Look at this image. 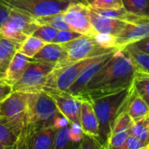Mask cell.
Instances as JSON below:
<instances>
[{
    "label": "cell",
    "mask_w": 149,
    "mask_h": 149,
    "mask_svg": "<svg viewBox=\"0 0 149 149\" xmlns=\"http://www.w3.org/2000/svg\"><path fill=\"white\" fill-rule=\"evenodd\" d=\"M89 15L93 27L96 33H106L117 37L125 28L127 22L125 20L106 17L99 15L89 7Z\"/></svg>",
    "instance_id": "2e32d148"
},
{
    "label": "cell",
    "mask_w": 149,
    "mask_h": 149,
    "mask_svg": "<svg viewBox=\"0 0 149 149\" xmlns=\"http://www.w3.org/2000/svg\"><path fill=\"white\" fill-rule=\"evenodd\" d=\"M93 9L114 10L123 7L122 0H93L89 5Z\"/></svg>",
    "instance_id": "1f68e13d"
},
{
    "label": "cell",
    "mask_w": 149,
    "mask_h": 149,
    "mask_svg": "<svg viewBox=\"0 0 149 149\" xmlns=\"http://www.w3.org/2000/svg\"><path fill=\"white\" fill-rule=\"evenodd\" d=\"M58 30L53 28L49 25H40L38 28L34 31L32 36L40 38L41 40L45 41V43H53Z\"/></svg>",
    "instance_id": "f546056e"
},
{
    "label": "cell",
    "mask_w": 149,
    "mask_h": 149,
    "mask_svg": "<svg viewBox=\"0 0 149 149\" xmlns=\"http://www.w3.org/2000/svg\"><path fill=\"white\" fill-rule=\"evenodd\" d=\"M104 149H107V148H104Z\"/></svg>",
    "instance_id": "681fc988"
},
{
    "label": "cell",
    "mask_w": 149,
    "mask_h": 149,
    "mask_svg": "<svg viewBox=\"0 0 149 149\" xmlns=\"http://www.w3.org/2000/svg\"><path fill=\"white\" fill-rule=\"evenodd\" d=\"M12 148V147H11ZM10 148H9V147H6L5 145H3V143H1L0 142V149H10Z\"/></svg>",
    "instance_id": "60d3db41"
},
{
    "label": "cell",
    "mask_w": 149,
    "mask_h": 149,
    "mask_svg": "<svg viewBox=\"0 0 149 149\" xmlns=\"http://www.w3.org/2000/svg\"><path fill=\"white\" fill-rule=\"evenodd\" d=\"M20 45L0 37V79H3L4 72Z\"/></svg>",
    "instance_id": "44dd1931"
},
{
    "label": "cell",
    "mask_w": 149,
    "mask_h": 149,
    "mask_svg": "<svg viewBox=\"0 0 149 149\" xmlns=\"http://www.w3.org/2000/svg\"><path fill=\"white\" fill-rule=\"evenodd\" d=\"M145 148H148V145L146 143L137 139L136 137L129 134L125 142L123 149H142Z\"/></svg>",
    "instance_id": "8d00e7d4"
},
{
    "label": "cell",
    "mask_w": 149,
    "mask_h": 149,
    "mask_svg": "<svg viewBox=\"0 0 149 149\" xmlns=\"http://www.w3.org/2000/svg\"><path fill=\"white\" fill-rule=\"evenodd\" d=\"M80 127L85 134L93 136L98 139L99 136L98 120L93 103L89 100H85V99L81 100Z\"/></svg>",
    "instance_id": "e0dca14e"
},
{
    "label": "cell",
    "mask_w": 149,
    "mask_h": 149,
    "mask_svg": "<svg viewBox=\"0 0 149 149\" xmlns=\"http://www.w3.org/2000/svg\"><path fill=\"white\" fill-rule=\"evenodd\" d=\"M31 59L34 61L53 65H55L54 69H58L66 65L67 52L62 45L49 43L46 44Z\"/></svg>",
    "instance_id": "9a60e30c"
},
{
    "label": "cell",
    "mask_w": 149,
    "mask_h": 149,
    "mask_svg": "<svg viewBox=\"0 0 149 149\" xmlns=\"http://www.w3.org/2000/svg\"><path fill=\"white\" fill-rule=\"evenodd\" d=\"M130 87L113 94L91 100L99 124V136L97 140L104 148L107 146L117 118L126 108Z\"/></svg>",
    "instance_id": "7a4b0ae2"
},
{
    "label": "cell",
    "mask_w": 149,
    "mask_h": 149,
    "mask_svg": "<svg viewBox=\"0 0 149 149\" xmlns=\"http://www.w3.org/2000/svg\"><path fill=\"white\" fill-rule=\"evenodd\" d=\"M10 10H11L10 7H9L5 3L0 0V28L8 18Z\"/></svg>",
    "instance_id": "f35d334b"
},
{
    "label": "cell",
    "mask_w": 149,
    "mask_h": 149,
    "mask_svg": "<svg viewBox=\"0 0 149 149\" xmlns=\"http://www.w3.org/2000/svg\"><path fill=\"white\" fill-rule=\"evenodd\" d=\"M123 7L129 13L149 17V0H122Z\"/></svg>",
    "instance_id": "484cf974"
},
{
    "label": "cell",
    "mask_w": 149,
    "mask_h": 149,
    "mask_svg": "<svg viewBox=\"0 0 149 149\" xmlns=\"http://www.w3.org/2000/svg\"><path fill=\"white\" fill-rule=\"evenodd\" d=\"M12 92L13 90L11 85L6 83L5 81L0 82V103L3 102Z\"/></svg>",
    "instance_id": "74e56055"
},
{
    "label": "cell",
    "mask_w": 149,
    "mask_h": 149,
    "mask_svg": "<svg viewBox=\"0 0 149 149\" xmlns=\"http://www.w3.org/2000/svg\"><path fill=\"white\" fill-rule=\"evenodd\" d=\"M147 37H149V17L139 16L135 20L127 22L123 31L116 37L117 45L123 49Z\"/></svg>",
    "instance_id": "7c38bea8"
},
{
    "label": "cell",
    "mask_w": 149,
    "mask_h": 149,
    "mask_svg": "<svg viewBox=\"0 0 149 149\" xmlns=\"http://www.w3.org/2000/svg\"><path fill=\"white\" fill-rule=\"evenodd\" d=\"M148 149H149V145H148Z\"/></svg>",
    "instance_id": "7dc6e473"
},
{
    "label": "cell",
    "mask_w": 149,
    "mask_h": 149,
    "mask_svg": "<svg viewBox=\"0 0 149 149\" xmlns=\"http://www.w3.org/2000/svg\"></svg>",
    "instance_id": "816d5d0a"
},
{
    "label": "cell",
    "mask_w": 149,
    "mask_h": 149,
    "mask_svg": "<svg viewBox=\"0 0 149 149\" xmlns=\"http://www.w3.org/2000/svg\"><path fill=\"white\" fill-rule=\"evenodd\" d=\"M129 134L141 140L148 146L149 145V135L148 131V118L143 119L137 122H133L130 129Z\"/></svg>",
    "instance_id": "83f0119b"
},
{
    "label": "cell",
    "mask_w": 149,
    "mask_h": 149,
    "mask_svg": "<svg viewBox=\"0 0 149 149\" xmlns=\"http://www.w3.org/2000/svg\"><path fill=\"white\" fill-rule=\"evenodd\" d=\"M18 136L19 134H17L8 123L0 117V142L6 147L11 148L17 142Z\"/></svg>",
    "instance_id": "4316f807"
},
{
    "label": "cell",
    "mask_w": 149,
    "mask_h": 149,
    "mask_svg": "<svg viewBox=\"0 0 149 149\" xmlns=\"http://www.w3.org/2000/svg\"><path fill=\"white\" fill-rule=\"evenodd\" d=\"M28 93L13 91L0 103V117L17 134H20L26 123Z\"/></svg>",
    "instance_id": "5b68a950"
},
{
    "label": "cell",
    "mask_w": 149,
    "mask_h": 149,
    "mask_svg": "<svg viewBox=\"0 0 149 149\" xmlns=\"http://www.w3.org/2000/svg\"><path fill=\"white\" fill-rule=\"evenodd\" d=\"M125 110L134 122L140 121L149 116L148 105L138 95L133 84L130 87Z\"/></svg>",
    "instance_id": "ac0fdd59"
},
{
    "label": "cell",
    "mask_w": 149,
    "mask_h": 149,
    "mask_svg": "<svg viewBox=\"0 0 149 149\" xmlns=\"http://www.w3.org/2000/svg\"><path fill=\"white\" fill-rule=\"evenodd\" d=\"M142 149H147V148H142Z\"/></svg>",
    "instance_id": "c3c4849f"
},
{
    "label": "cell",
    "mask_w": 149,
    "mask_h": 149,
    "mask_svg": "<svg viewBox=\"0 0 149 149\" xmlns=\"http://www.w3.org/2000/svg\"><path fill=\"white\" fill-rule=\"evenodd\" d=\"M148 135H149V116L148 117Z\"/></svg>",
    "instance_id": "7bdbcfd3"
},
{
    "label": "cell",
    "mask_w": 149,
    "mask_h": 149,
    "mask_svg": "<svg viewBox=\"0 0 149 149\" xmlns=\"http://www.w3.org/2000/svg\"><path fill=\"white\" fill-rule=\"evenodd\" d=\"M96 58L97 57L82 59L67 65L64 67L53 69V71L48 76L45 87H51L59 91L66 92L79 76L81 72Z\"/></svg>",
    "instance_id": "9c48e42d"
},
{
    "label": "cell",
    "mask_w": 149,
    "mask_h": 149,
    "mask_svg": "<svg viewBox=\"0 0 149 149\" xmlns=\"http://www.w3.org/2000/svg\"><path fill=\"white\" fill-rule=\"evenodd\" d=\"M116 51V50H115ZM112 52L107 54H104L97 57L92 63H90L79 74L77 79L72 83V85L66 91L70 94L79 98L84 93L86 86L93 79V77L100 71V69L107 63V61L113 56L114 52Z\"/></svg>",
    "instance_id": "4fadbf2b"
},
{
    "label": "cell",
    "mask_w": 149,
    "mask_h": 149,
    "mask_svg": "<svg viewBox=\"0 0 149 149\" xmlns=\"http://www.w3.org/2000/svg\"><path fill=\"white\" fill-rule=\"evenodd\" d=\"M136 69L125 49H117L93 77L79 99L91 100L129 88L134 82Z\"/></svg>",
    "instance_id": "6da1fadb"
},
{
    "label": "cell",
    "mask_w": 149,
    "mask_h": 149,
    "mask_svg": "<svg viewBox=\"0 0 149 149\" xmlns=\"http://www.w3.org/2000/svg\"><path fill=\"white\" fill-rule=\"evenodd\" d=\"M85 134L81 129L80 125L69 122V138L70 141L75 144H79Z\"/></svg>",
    "instance_id": "e575fe53"
},
{
    "label": "cell",
    "mask_w": 149,
    "mask_h": 149,
    "mask_svg": "<svg viewBox=\"0 0 149 149\" xmlns=\"http://www.w3.org/2000/svg\"><path fill=\"white\" fill-rule=\"evenodd\" d=\"M133 120L128 113L124 110L117 118L112 134L108 140L107 149H123L125 142L129 136V129Z\"/></svg>",
    "instance_id": "5bb4252c"
},
{
    "label": "cell",
    "mask_w": 149,
    "mask_h": 149,
    "mask_svg": "<svg viewBox=\"0 0 149 149\" xmlns=\"http://www.w3.org/2000/svg\"><path fill=\"white\" fill-rule=\"evenodd\" d=\"M147 149H148V148H147Z\"/></svg>",
    "instance_id": "f907efd6"
},
{
    "label": "cell",
    "mask_w": 149,
    "mask_h": 149,
    "mask_svg": "<svg viewBox=\"0 0 149 149\" xmlns=\"http://www.w3.org/2000/svg\"><path fill=\"white\" fill-rule=\"evenodd\" d=\"M84 1H85V3H86L87 5H90V4L93 3V0H84Z\"/></svg>",
    "instance_id": "b9f144b4"
},
{
    "label": "cell",
    "mask_w": 149,
    "mask_h": 149,
    "mask_svg": "<svg viewBox=\"0 0 149 149\" xmlns=\"http://www.w3.org/2000/svg\"><path fill=\"white\" fill-rule=\"evenodd\" d=\"M10 149H15V145H14V146H13V147H12Z\"/></svg>",
    "instance_id": "bcb514c9"
},
{
    "label": "cell",
    "mask_w": 149,
    "mask_h": 149,
    "mask_svg": "<svg viewBox=\"0 0 149 149\" xmlns=\"http://www.w3.org/2000/svg\"><path fill=\"white\" fill-rule=\"evenodd\" d=\"M60 115L53 100L45 91L28 93L25 127L35 131L43 127H54L57 118Z\"/></svg>",
    "instance_id": "3957f363"
},
{
    "label": "cell",
    "mask_w": 149,
    "mask_h": 149,
    "mask_svg": "<svg viewBox=\"0 0 149 149\" xmlns=\"http://www.w3.org/2000/svg\"><path fill=\"white\" fill-rule=\"evenodd\" d=\"M43 91L48 93L53 100L58 112L70 123L80 125L81 100L67 92L59 91L51 87H44Z\"/></svg>",
    "instance_id": "30bf717a"
},
{
    "label": "cell",
    "mask_w": 149,
    "mask_h": 149,
    "mask_svg": "<svg viewBox=\"0 0 149 149\" xmlns=\"http://www.w3.org/2000/svg\"><path fill=\"white\" fill-rule=\"evenodd\" d=\"M11 9L22 10L33 18L63 13L77 0H2Z\"/></svg>",
    "instance_id": "8992f818"
},
{
    "label": "cell",
    "mask_w": 149,
    "mask_h": 149,
    "mask_svg": "<svg viewBox=\"0 0 149 149\" xmlns=\"http://www.w3.org/2000/svg\"><path fill=\"white\" fill-rule=\"evenodd\" d=\"M124 49L133 59L137 69L149 73V54L139 51L133 45H128Z\"/></svg>",
    "instance_id": "d4e9b609"
},
{
    "label": "cell",
    "mask_w": 149,
    "mask_h": 149,
    "mask_svg": "<svg viewBox=\"0 0 149 149\" xmlns=\"http://www.w3.org/2000/svg\"><path fill=\"white\" fill-rule=\"evenodd\" d=\"M31 62V58L26 57L25 55L17 52L13 58H11L5 72L3 75V79L6 83L13 86L23 76L29 65Z\"/></svg>",
    "instance_id": "d6986e66"
},
{
    "label": "cell",
    "mask_w": 149,
    "mask_h": 149,
    "mask_svg": "<svg viewBox=\"0 0 149 149\" xmlns=\"http://www.w3.org/2000/svg\"><path fill=\"white\" fill-rule=\"evenodd\" d=\"M101 143L93 136L85 134L77 149H104Z\"/></svg>",
    "instance_id": "836d02e7"
},
{
    "label": "cell",
    "mask_w": 149,
    "mask_h": 149,
    "mask_svg": "<svg viewBox=\"0 0 149 149\" xmlns=\"http://www.w3.org/2000/svg\"><path fill=\"white\" fill-rule=\"evenodd\" d=\"M46 44L47 43L41 40L40 38L31 35L20 45L17 52L30 58H33L34 56L37 55Z\"/></svg>",
    "instance_id": "603a6c76"
},
{
    "label": "cell",
    "mask_w": 149,
    "mask_h": 149,
    "mask_svg": "<svg viewBox=\"0 0 149 149\" xmlns=\"http://www.w3.org/2000/svg\"><path fill=\"white\" fill-rule=\"evenodd\" d=\"M75 143L72 142L69 138V124L58 130L56 139L52 149H72Z\"/></svg>",
    "instance_id": "f1b7e54d"
},
{
    "label": "cell",
    "mask_w": 149,
    "mask_h": 149,
    "mask_svg": "<svg viewBox=\"0 0 149 149\" xmlns=\"http://www.w3.org/2000/svg\"><path fill=\"white\" fill-rule=\"evenodd\" d=\"M63 15L72 31L91 37L96 33L90 18L89 5L84 3H73L63 12Z\"/></svg>",
    "instance_id": "8fae6325"
},
{
    "label": "cell",
    "mask_w": 149,
    "mask_h": 149,
    "mask_svg": "<svg viewBox=\"0 0 149 149\" xmlns=\"http://www.w3.org/2000/svg\"><path fill=\"white\" fill-rule=\"evenodd\" d=\"M77 1H79V2H82V3H86L84 0H77Z\"/></svg>",
    "instance_id": "ee69618b"
},
{
    "label": "cell",
    "mask_w": 149,
    "mask_h": 149,
    "mask_svg": "<svg viewBox=\"0 0 149 149\" xmlns=\"http://www.w3.org/2000/svg\"><path fill=\"white\" fill-rule=\"evenodd\" d=\"M55 65L34 61L31 59L28 68L20 79L12 86V90L26 93H34L42 91L46 84L49 74Z\"/></svg>",
    "instance_id": "52a82bcc"
},
{
    "label": "cell",
    "mask_w": 149,
    "mask_h": 149,
    "mask_svg": "<svg viewBox=\"0 0 149 149\" xmlns=\"http://www.w3.org/2000/svg\"><path fill=\"white\" fill-rule=\"evenodd\" d=\"M58 130V128L52 126L43 127L35 131L29 130L31 149L52 148Z\"/></svg>",
    "instance_id": "ffe728a7"
},
{
    "label": "cell",
    "mask_w": 149,
    "mask_h": 149,
    "mask_svg": "<svg viewBox=\"0 0 149 149\" xmlns=\"http://www.w3.org/2000/svg\"><path fill=\"white\" fill-rule=\"evenodd\" d=\"M130 45H133L139 51L149 54V37L142 38V39H141V40H139L134 44H130Z\"/></svg>",
    "instance_id": "ab89813d"
},
{
    "label": "cell",
    "mask_w": 149,
    "mask_h": 149,
    "mask_svg": "<svg viewBox=\"0 0 149 149\" xmlns=\"http://www.w3.org/2000/svg\"><path fill=\"white\" fill-rule=\"evenodd\" d=\"M62 45L67 52L66 65L82 59L107 54L117 50L103 48L95 42L93 37L84 35Z\"/></svg>",
    "instance_id": "ba28073f"
},
{
    "label": "cell",
    "mask_w": 149,
    "mask_h": 149,
    "mask_svg": "<svg viewBox=\"0 0 149 149\" xmlns=\"http://www.w3.org/2000/svg\"><path fill=\"white\" fill-rule=\"evenodd\" d=\"M81 36H82L81 34H79L76 31H73L72 30H62V31H58V34H57L53 43L58 44V45H64V44L71 42Z\"/></svg>",
    "instance_id": "d6a6232c"
},
{
    "label": "cell",
    "mask_w": 149,
    "mask_h": 149,
    "mask_svg": "<svg viewBox=\"0 0 149 149\" xmlns=\"http://www.w3.org/2000/svg\"><path fill=\"white\" fill-rule=\"evenodd\" d=\"M2 81H4V79H0V82H2Z\"/></svg>",
    "instance_id": "f6af8a7d"
},
{
    "label": "cell",
    "mask_w": 149,
    "mask_h": 149,
    "mask_svg": "<svg viewBox=\"0 0 149 149\" xmlns=\"http://www.w3.org/2000/svg\"><path fill=\"white\" fill-rule=\"evenodd\" d=\"M38 28L34 18L27 13L11 9L8 18L0 28V37L22 44Z\"/></svg>",
    "instance_id": "277c9868"
},
{
    "label": "cell",
    "mask_w": 149,
    "mask_h": 149,
    "mask_svg": "<svg viewBox=\"0 0 149 149\" xmlns=\"http://www.w3.org/2000/svg\"><path fill=\"white\" fill-rule=\"evenodd\" d=\"M133 86L138 95L149 107V73L136 69Z\"/></svg>",
    "instance_id": "7402d4cb"
},
{
    "label": "cell",
    "mask_w": 149,
    "mask_h": 149,
    "mask_svg": "<svg viewBox=\"0 0 149 149\" xmlns=\"http://www.w3.org/2000/svg\"><path fill=\"white\" fill-rule=\"evenodd\" d=\"M15 149H31L30 133L26 127H24L21 131L18 139L15 143Z\"/></svg>",
    "instance_id": "d590c367"
},
{
    "label": "cell",
    "mask_w": 149,
    "mask_h": 149,
    "mask_svg": "<svg viewBox=\"0 0 149 149\" xmlns=\"http://www.w3.org/2000/svg\"><path fill=\"white\" fill-rule=\"evenodd\" d=\"M34 22L38 25H49L53 28H56L58 31L62 30H71L67 23L65 21V17L63 13H57L53 15L45 16L35 17Z\"/></svg>",
    "instance_id": "cb8c5ba5"
},
{
    "label": "cell",
    "mask_w": 149,
    "mask_h": 149,
    "mask_svg": "<svg viewBox=\"0 0 149 149\" xmlns=\"http://www.w3.org/2000/svg\"><path fill=\"white\" fill-rule=\"evenodd\" d=\"M93 38H94L95 42L103 48L110 49V50L120 49L118 47L117 38L115 36L106 34V33H95L93 36Z\"/></svg>",
    "instance_id": "4dcf8cb0"
}]
</instances>
